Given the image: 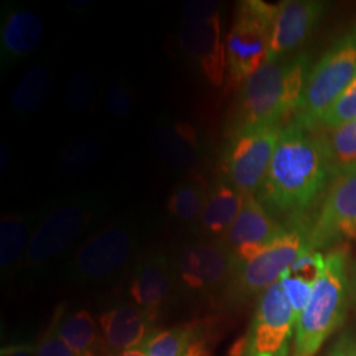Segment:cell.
<instances>
[{"label":"cell","instance_id":"6da1fadb","mask_svg":"<svg viewBox=\"0 0 356 356\" xmlns=\"http://www.w3.org/2000/svg\"><path fill=\"white\" fill-rule=\"evenodd\" d=\"M334 177L322 135L297 123L281 128L277 147L257 198L272 214L300 218Z\"/></svg>","mask_w":356,"mask_h":356},{"label":"cell","instance_id":"7a4b0ae2","mask_svg":"<svg viewBox=\"0 0 356 356\" xmlns=\"http://www.w3.org/2000/svg\"><path fill=\"white\" fill-rule=\"evenodd\" d=\"M310 56L301 51L291 58L267 60L242 83L235 129L279 126L297 113L310 73Z\"/></svg>","mask_w":356,"mask_h":356},{"label":"cell","instance_id":"3957f363","mask_svg":"<svg viewBox=\"0 0 356 356\" xmlns=\"http://www.w3.org/2000/svg\"><path fill=\"white\" fill-rule=\"evenodd\" d=\"M348 254L334 250L313 285L310 301L296 323L292 356H314L343 322L348 301Z\"/></svg>","mask_w":356,"mask_h":356},{"label":"cell","instance_id":"277c9868","mask_svg":"<svg viewBox=\"0 0 356 356\" xmlns=\"http://www.w3.org/2000/svg\"><path fill=\"white\" fill-rule=\"evenodd\" d=\"M355 78L356 24L312 66L302 102L293 122L312 131L318 127L322 115Z\"/></svg>","mask_w":356,"mask_h":356},{"label":"cell","instance_id":"5b68a950","mask_svg":"<svg viewBox=\"0 0 356 356\" xmlns=\"http://www.w3.org/2000/svg\"><path fill=\"white\" fill-rule=\"evenodd\" d=\"M277 6L244 0L236 7L226 38L227 73L234 85L243 82L268 60Z\"/></svg>","mask_w":356,"mask_h":356},{"label":"cell","instance_id":"8992f818","mask_svg":"<svg viewBox=\"0 0 356 356\" xmlns=\"http://www.w3.org/2000/svg\"><path fill=\"white\" fill-rule=\"evenodd\" d=\"M99 207L101 201L91 194L70 195L51 206L31 235L26 264L41 266L63 254L88 229Z\"/></svg>","mask_w":356,"mask_h":356},{"label":"cell","instance_id":"52a82bcc","mask_svg":"<svg viewBox=\"0 0 356 356\" xmlns=\"http://www.w3.org/2000/svg\"><path fill=\"white\" fill-rule=\"evenodd\" d=\"M307 250L309 225L300 218H293L288 229L277 239L269 243L252 259L235 266L232 275L234 292L239 297H252L263 293L280 280L296 260Z\"/></svg>","mask_w":356,"mask_h":356},{"label":"cell","instance_id":"ba28073f","mask_svg":"<svg viewBox=\"0 0 356 356\" xmlns=\"http://www.w3.org/2000/svg\"><path fill=\"white\" fill-rule=\"evenodd\" d=\"M297 319L280 281L261 293L247 335L232 356H288Z\"/></svg>","mask_w":356,"mask_h":356},{"label":"cell","instance_id":"9c48e42d","mask_svg":"<svg viewBox=\"0 0 356 356\" xmlns=\"http://www.w3.org/2000/svg\"><path fill=\"white\" fill-rule=\"evenodd\" d=\"M279 126L235 129L225 153L226 181L243 195L260 191L280 138Z\"/></svg>","mask_w":356,"mask_h":356},{"label":"cell","instance_id":"30bf717a","mask_svg":"<svg viewBox=\"0 0 356 356\" xmlns=\"http://www.w3.org/2000/svg\"><path fill=\"white\" fill-rule=\"evenodd\" d=\"M356 241V165L334 175L319 213L309 225L312 250Z\"/></svg>","mask_w":356,"mask_h":356},{"label":"cell","instance_id":"8fae6325","mask_svg":"<svg viewBox=\"0 0 356 356\" xmlns=\"http://www.w3.org/2000/svg\"><path fill=\"white\" fill-rule=\"evenodd\" d=\"M136 247V232L128 220H115L82 243L73 259L81 280H102L127 266Z\"/></svg>","mask_w":356,"mask_h":356},{"label":"cell","instance_id":"7c38bea8","mask_svg":"<svg viewBox=\"0 0 356 356\" xmlns=\"http://www.w3.org/2000/svg\"><path fill=\"white\" fill-rule=\"evenodd\" d=\"M234 270V257L222 241L202 239L186 244L178 256V279L191 292L214 291L231 281Z\"/></svg>","mask_w":356,"mask_h":356},{"label":"cell","instance_id":"4fadbf2b","mask_svg":"<svg viewBox=\"0 0 356 356\" xmlns=\"http://www.w3.org/2000/svg\"><path fill=\"white\" fill-rule=\"evenodd\" d=\"M178 42L213 86L223 83L227 73V51L219 13L204 19L182 20Z\"/></svg>","mask_w":356,"mask_h":356},{"label":"cell","instance_id":"5bb4252c","mask_svg":"<svg viewBox=\"0 0 356 356\" xmlns=\"http://www.w3.org/2000/svg\"><path fill=\"white\" fill-rule=\"evenodd\" d=\"M286 229L288 226L276 222L256 195H245L239 216L220 241L232 254L235 266H239L252 259Z\"/></svg>","mask_w":356,"mask_h":356},{"label":"cell","instance_id":"9a60e30c","mask_svg":"<svg viewBox=\"0 0 356 356\" xmlns=\"http://www.w3.org/2000/svg\"><path fill=\"white\" fill-rule=\"evenodd\" d=\"M327 4L321 0H284L277 4L268 60H282L296 51L318 24Z\"/></svg>","mask_w":356,"mask_h":356},{"label":"cell","instance_id":"2e32d148","mask_svg":"<svg viewBox=\"0 0 356 356\" xmlns=\"http://www.w3.org/2000/svg\"><path fill=\"white\" fill-rule=\"evenodd\" d=\"M44 26L38 13L26 8H7L0 26V67L10 70L38 51Z\"/></svg>","mask_w":356,"mask_h":356},{"label":"cell","instance_id":"e0dca14e","mask_svg":"<svg viewBox=\"0 0 356 356\" xmlns=\"http://www.w3.org/2000/svg\"><path fill=\"white\" fill-rule=\"evenodd\" d=\"M153 318L136 305H120L104 312L99 316L106 346L123 353L143 343L148 337V326Z\"/></svg>","mask_w":356,"mask_h":356},{"label":"cell","instance_id":"ac0fdd59","mask_svg":"<svg viewBox=\"0 0 356 356\" xmlns=\"http://www.w3.org/2000/svg\"><path fill=\"white\" fill-rule=\"evenodd\" d=\"M172 284L173 270L168 259L156 254L136 269L131 281L129 296L135 305L145 310L154 319L160 306L172 291Z\"/></svg>","mask_w":356,"mask_h":356},{"label":"cell","instance_id":"d6986e66","mask_svg":"<svg viewBox=\"0 0 356 356\" xmlns=\"http://www.w3.org/2000/svg\"><path fill=\"white\" fill-rule=\"evenodd\" d=\"M153 148L170 165L191 169L201 160V145L195 129L185 122H163L154 128Z\"/></svg>","mask_w":356,"mask_h":356},{"label":"cell","instance_id":"ffe728a7","mask_svg":"<svg viewBox=\"0 0 356 356\" xmlns=\"http://www.w3.org/2000/svg\"><path fill=\"white\" fill-rule=\"evenodd\" d=\"M244 195L226 179H219L207 191L204 211L198 220L206 239L220 241L239 216Z\"/></svg>","mask_w":356,"mask_h":356},{"label":"cell","instance_id":"44dd1931","mask_svg":"<svg viewBox=\"0 0 356 356\" xmlns=\"http://www.w3.org/2000/svg\"><path fill=\"white\" fill-rule=\"evenodd\" d=\"M51 89V69L45 64L33 65L13 88L10 99L13 114L24 118L38 113L48 101Z\"/></svg>","mask_w":356,"mask_h":356},{"label":"cell","instance_id":"7402d4cb","mask_svg":"<svg viewBox=\"0 0 356 356\" xmlns=\"http://www.w3.org/2000/svg\"><path fill=\"white\" fill-rule=\"evenodd\" d=\"M56 327L58 335L79 356H95L98 342L97 325L88 310H76L63 317L57 316Z\"/></svg>","mask_w":356,"mask_h":356},{"label":"cell","instance_id":"603a6c76","mask_svg":"<svg viewBox=\"0 0 356 356\" xmlns=\"http://www.w3.org/2000/svg\"><path fill=\"white\" fill-rule=\"evenodd\" d=\"M31 241L29 223L20 213H8L1 216L0 222V263L1 268H10L20 257L26 256Z\"/></svg>","mask_w":356,"mask_h":356},{"label":"cell","instance_id":"cb8c5ba5","mask_svg":"<svg viewBox=\"0 0 356 356\" xmlns=\"http://www.w3.org/2000/svg\"><path fill=\"white\" fill-rule=\"evenodd\" d=\"M207 191L194 181H185L175 186L168 198V211L185 223L198 222L204 211Z\"/></svg>","mask_w":356,"mask_h":356},{"label":"cell","instance_id":"d4e9b609","mask_svg":"<svg viewBox=\"0 0 356 356\" xmlns=\"http://www.w3.org/2000/svg\"><path fill=\"white\" fill-rule=\"evenodd\" d=\"M101 157V144L91 135H78L58 153V168L66 173L89 169Z\"/></svg>","mask_w":356,"mask_h":356},{"label":"cell","instance_id":"484cf974","mask_svg":"<svg viewBox=\"0 0 356 356\" xmlns=\"http://www.w3.org/2000/svg\"><path fill=\"white\" fill-rule=\"evenodd\" d=\"M322 138L330 154L334 175L356 165V120L327 129Z\"/></svg>","mask_w":356,"mask_h":356},{"label":"cell","instance_id":"4316f807","mask_svg":"<svg viewBox=\"0 0 356 356\" xmlns=\"http://www.w3.org/2000/svg\"><path fill=\"white\" fill-rule=\"evenodd\" d=\"M194 335L191 327L157 331L143 342L141 350L147 356H186L194 343Z\"/></svg>","mask_w":356,"mask_h":356},{"label":"cell","instance_id":"83f0119b","mask_svg":"<svg viewBox=\"0 0 356 356\" xmlns=\"http://www.w3.org/2000/svg\"><path fill=\"white\" fill-rule=\"evenodd\" d=\"M356 120V78L322 115L319 127L334 129Z\"/></svg>","mask_w":356,"mask_h":356},{"label":"cell","instance_id":"f1b7e54d","mask_svg":"<svg viewBox=\"0 0 356 356\" xmlns=\"http://www.w3.org/2000/svg\"><path fill=\"white\" fill-rule=\"evenodd\" d=\"M95 81L86 72L73 76L65 90L64 104L67 113H82L92 102L95 95Z\"/></svg>","mask_w":356,"mask_h":356},{"label":"cell","instance_id":"f546056e","mask_svg":"<svg viewBox=\"0 0 356 356\" xmlns=\"http://www.w3.org/2000/svg\"><path fill=\"white\" fill-rule=\"evenodd\" d=\"M107 113L116 119H126L132 114L135 98L131 86L124 79H113L104 91Z\"/></svg>","mask_w":356,"mask_h":356},{"label":"cell","instance_id":"4dcf8cb0","mask_svg":"<svg viewBox=\"0 0 356 356\" xmlns=\"http://www.w3.org/2000/svg\"><path fill=\"white\" fill-rule=\"evenodd\" d=\"M279 281L289 304L292 306L296 319L298 321L300 316L302 314V312L305 310L306 306L310 301L314 284L292 276L288 270L281 276Z\"/></svg>","mask_w":356,"mask_h":356},{"label":"cell","instance_id":"1f68e13d","mask_svg":"<svg viewBox=\"0 0 356 356\" xmlns=\"http://www.w3.org/2000/svg\"><path fill=\"white\" fill-rule=\"evenodd\" d=\"M323 264L325 254L314 250H307L296 260V263L288 269V272L292 276L314 284L318 277L319 272L323 268Z\"/></svg>","mask_w":356,"mask_h":356},{"label":"cell","instance_id":"d6a6232c","mask_svg":"<svg viewBox=\"0 0 356 356\" xmlns=\"http://www.w3.org/2000/svg\"><path fill=\"white\" fill-rule=\"evenodd\" d=\"M36 356H79L58 335L56 321L36 346Z\"/></svg>","mask_w":356,"mask_h":356},{"label":"cell","instance_id":"836d02e7","mask_svg":"<svg viewBox=\"0 0 356 356\" xmlns=\"http://www.w3.org/2000/svg\"><path fill=\"white\" fill-rule=\"evenodd\" d=\"M219 4L211 0H189L182 7V20H197L216 15Z\"/></svg>","mask_w":356,"mask_h":356},{"label":"cell","instance_id":"e575fe53","mask_svg":"<svg viewBox=\"0 0 356 356\" xmlns=\"http://www.w3.org/2000/svg\"><path fill=\"white\" fill-rule=\"evenodd\" d=\"M329 356H356V338L344 334L331 348Z\"/></svg>","mask_w":356,"mask_h":356},{"label":"cell","instance_id":"d590c367","mask_svg":"<svg viewBox=\"0 0 356 356\" xmlns=\"http://www.w3.org/2000/svg\"><path fill=\"white\" fill-rule=\"evenodd\" d=\"M0 356H36V347L32 344H11L1 348Z\"/></svg>","mask_w":356,"mask_h":356},{"label":"cell","instance_id":"8d00e7d4","mask_svg":"<svg viewBox=\"0 0 356 356\" xmlns=\"http://www.w3.org/2000/svg\"><path fill=\"white\" fill-rule=\"evenodd\" d=\"M0 157H1V160H0V164H1V173L4 175V172L8 169V166H10V151H8V148L7 147H4L3 144H1V148H0Z\"/></svg>","mask_w":356,"mask_h":356},{"label":"cell","instance_id":"74e56055","mask_svg":"<svg viewBox=\"0 0 356 356\" xmlns=\"http://www.w3.org/2000/svg\"><path fill=\"white\" fill-rule=\"evenodd\" d=\"M118 356H147L145 353L140 350V348H132V350H127L123 353H119Z\"/></svg>","mask_w":356,"mask_h":356},{"label":"cell","instance_id":"f35d334b","mask_svg":"<svg viewBox=\"0 0 356 356\" xmlns=\"http://www.w3.org/2000/svg\"><path fill=\"white\" fill-rule=\"evenodd\" d=\"M89 0H86V1H79V0L69 1V7H72V8H85V7H89Z\"/></svg>","mask_w":356,"mask_h":356},{"label":"cell","instance_id":"ab89813d","mask_svg":"<svg viewBox=\"0 0 356 356\" xmlns=\"http://www.w3.org/2000/svg\"><path fill=\"white\" fill-rule=\"evenodd\" d=\"M107 356H113V355H107Z\"/></svg>","mask_w":356,"mask_h":356}]
</instances>
